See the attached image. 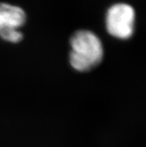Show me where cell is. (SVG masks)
I'll return each mask as SVG.
<instances>
[{
    "label": "cell",
    "mask_w": 146,
    "mask_h": 147,
    "mask_svg": "<svg viewBox=\"0 0 146 147\" xmlns=\"http://www.w3.org/2000/svg\"><path fill=\"white\" fill-rule=\"evenodd\" d=\"M72 50L69 55L70 64L75 70L89 71L102 61L104 49L102 41L93 32L81 30L70 39Z\"/></svg>",
    "instance_id": "obj_1"
},
{
    "label": "cell",
    "mask_w": 146,
    "mask_h": 147,
    "mask_svg": "<svg viewBox=\"0 0 146 147\" xmlns=\"http://www.w3.org/2000/svg\"><path fill=\"white\" fill-rule=\"evenodd\" d=\"M135 18V11L131 5L126 3L114 4L106 14L107 32L118 39H128L134 32Z\"/></svg>",
    "instance_id": "obj_2"
},
{
    "label": "cell",
    "mask_w": 146,
    "mask_h": 147,
    "mask_svg": "<svg viewBox=\"0 0 146 147\" xmlns=\"http://www.w3.org/2000/svg\"><path fill=\"white\" fill-rule=\"evenodd\" d=\"M26 14L20 7L8 3H0V37L11 43L22 40L23 34L20 28L25 24Z\"/></svg>",
    "instance_id": "obj_3"
}]
</instances>
